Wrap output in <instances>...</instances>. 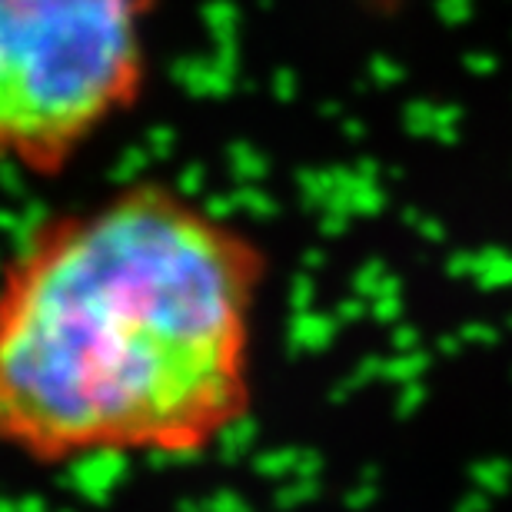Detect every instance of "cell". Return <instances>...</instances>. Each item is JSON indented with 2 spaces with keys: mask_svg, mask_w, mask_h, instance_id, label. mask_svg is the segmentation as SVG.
Listing matches in <instances>:
<instances>
[{
  "mask_svg": "<svg viewBox=\"0 0 512 512\" xmlns=\"http://www.w3.org/2000/svg\"><path fill=\"white\" fill-rule=\"evenodd\" d=\"M270 253L167 180L40 220L0 270V450L197 459L250 419Z\"/></svg>",
  "mask_w": 512,
  "mask_h": 512,
  "instance_id": "obj_1",
  "label": "cell"
},
{
  "mask_svg": "<svg viewBox=\"0 0 512 512\" xmlns=\"http://www.w3.org/2000/svg\"><path fill=\"white\" fill-rule=\"evenodd\" d=\"M157 0H0V163L57 176L140 103Z\"/></svg>",
  "mask_w": 512,
  "mask_h": 512,
  "instance_id": "obj_2",
  "label": "cell"
}]
</instances>
